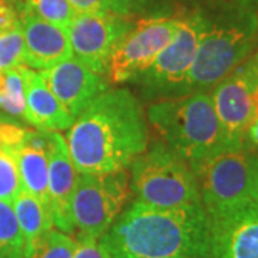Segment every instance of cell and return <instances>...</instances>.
<instances>
[{"label": "cell", "instance_id": "1", "mask_svg": "<svg viewBox=\"0 0 258 258\" xmlns=\"http://www.w3.org/2000/svg\"><path fill=\"white\" fill-rule=\"evenodd\" d=\"M141 102L128 89L99 95L68 129L66 144L78 174L123 171L148 148Z\"/></svg>", "mask_w": 258, "mask_h": 258}, {"label": "cell", "instance_id": "2", "mask_svg": "<svg viewBox=\"0 0 258 258\" xmlns=\"http://www.w3.org/2000/svg\"><path fill=\"white\" fill-rule=\"evenodd\" d=\"M109 258H210L203 204L158 208L134 201L101 238Z\"/></svg>", "mask_w": 258, "mask_h": 258}, {"label": "cell", "instance_id": "3", "mask_svg": "<svg viewBox=\"0 0 258 258\" xmlns=\"http://www.w3.org/2000/svg\"><path fill=\"white\" fill-rule=\"evenodd\" d=\"M201 18V36L189 93L212 88L258 50L257 0H189Z\"/></svg>", "mask_w": 258, "mask_h": 258}, {"label": "cell", "instance_id": "4", "mask_svg": "<svg viewBox=\"0 0 258 258\" xmlns=\"http://www.w3.org/2000/svg\"><path fill=\"white\" fill-rule=\"evenodd\" d=\"M147 116L194 174L207 161L227 151L211 91H194L179 98L155 101L149 105Z\"/></svg>", "mask_w": 258, "mask_h": 258}, {"label": "cell", "instance_id": "5", "mask_svg": "<svg viewBox=\"0 0 258 258\" xmlns=\"http://www.w3.org/2000/svg\"><path fill=\"white\" fill-rule=\"evenodd\" d=\"M129 166L135 201L158 208L201 204L194 171L165 142L147 148Z\"/></svg>", "mask_w": 258, "mask_h": 258}, {"label": "cell", "instance_id": "6", "mask_svg": "<svg viewBox=\"0 0 258 258\" xmlns=\"http://www.w3.org/2000/svg\"><path fill=\"white\" fill-rule=\"evenodd\" d=\"M178 18L179 26L171 43L134 81L147 99L162 101L189 93V74L201 36V18L191 2Z\"/></svg>", "mask_w": 258, "mask_h": 258}, {"label": "cell", "instance_id": "7", "mask_svg": "<svg viewBox=\"0 0 258 258\" xmlns=\"http://www.w3.org/2000/svg\"><path fill=\"white\" fill-rule=\"evenodd\" d=\"M126 171L78 174L71 198V221L78 237L99 240L129 198Z\"/></svg>", "mask_w": 258, "mask_h": 258}, {"label": "cell", "instance_id": "8", "mask_svg": "<svg viewBox=\"0 0 258 258\" xmlns=\"http://www.w3.org/2000/svg\"><path fill=\"white\" fill-rule=\"evenodd\" d=\"M178 26V16L149 18L134 25L112 53L106 72L111 82H134L171 43Z\"/></svg>", "mask_w": 258, "mask_h": 258}, {"label": "cell", "instance_id": "9", "mask_svg": "<svg viewBox=\"0 0 258 258\" xmlns=\"http://www.w3.org/2000/svg\"><path fill=\"white\" fill-rule=\"evenodd\" d=\"M251 159L252 154L245 149L224 151L195 172L207 215L252 200Z\"/></svg>", "mask_w": 258, "mask_h": 258}, {"label": "cell", "instance_id": "10", "mask_svg": "<svg viewBox=\"0 0 258 258\" xmlns=\"http://www.w3.org/2000/svg\"><path fill=\"white\" fill-rule=\"evenodd\" d=\"M132 26L128 16L76 13L66 29L72 55L95 74L105 75L115 47Z\"/></svg>", "mask_w": 258, "mask_h": 258}, {"label": "cell", "instance_id": "11", "mask_svg": "<svg viewBox=\"0 0 258 258\" xmlns=\"http://www.w3.org/2000/svg\"><path fill=\"white\" fill-rule=\"evenodd\" d=\"M257 79L245 60L211 89L227 151L244 149V138L254 116V88Z\"/></svg>", "mask_w": 258, "mask_h": 258}, {"label": "cell", "instance_id": "12", "mask_svg": "<svg viewBox=\"0 0 258 258\" xmlns=\"http://www.w3.org/2000/svg\"><path fill=\"white\" fill-rule=\"evenodd\" d=\"M210 258H258V203L210 214Z\"/></svg>", "mask_w": 258, "mask_h": 258}, {"label": "cell", "instance_id": "13", "mask_svg": "<svg viewBox=\"0 0 258 258\" xmlns=\"http://www.w3.org/2000/svg\"><path fill=\"white\" fill-rule=\"evenodd\" d=\"M40 74L57 101L75 119L99 95L109 89V82L103 75L95 74L75 57L42 71Z\"/></svg>", "mask_w": 258, "mask_h": 258}, {"label": "cell", "instance_id": "14", "mask_svg": "<svg viewBox=\"0 0 258 258\" xmlns=\"http://www.w3.org/2000/svg\"><path fill=\"white\" fill-rule=\"evenodd\" d=\"M49 205L53 225L64 234L75 232L71 221V198L78 171L68 149V144L59 132H49Z\"/></svg>", "mask_w": 258, "mask_h": 258}, {"label": "cell", "instance_id": "15", "mask_svg": "<svg viewBox=\"0 0 258 258\" xmlns=\"http://www.w3.org/2000/svg\"><path fill=\"white\" fill-rule=\"evenodd\" d=\"M20 25L25 40L23 64L28 68L46 71L74 57L66 29L36 18L23 9V5L20 12Z\"/></svg>", "mask_w": 258, "mask_h": 258}, {"label": "cell", "instance_id": "16", "mask_svg": "<svg viewBox=\"0 0 258 258\" xmlns=\"http://www.w3.org/2000/svg\"><path fill=\"white\" fill-rule=\"evenodd\" d=\"M26 86V111L23 120L42 132H59L71 128L75 118L57 101L45 78L22 64Z\"/></svg>", "mask_w": 258, "mask_h": 258}, {"label": "cell", "instance_id": "17", "mask_svg": "<svg viewBox=\"0 0 258 258\" xmlns=\"http://www.w3.org/2000/svg\"><path fill=\"white\" fill-rule=\"evenodd\" d=\"M47 148L49 132L30 131L26 144L16 152V159L23 189L37 198L50 211Z\"/></svg>", "mask_w": 258, "mask_h": 258}, {"label": "cell", "instance_id": "18", "mask_svg": "<svg viewBox=\"0 0 258 258\" xmlns=\"http://www.w3.org/2000/svg\"><path fill=\"white\" fill-rule=\"evenodd\" d=\"M19 228L25 242V258H28L47 231L53 228V220L49 210L37 198L22 189L12 203Z\"/></svg>", "mask_w": 258, "mask_h": 258}, {"label": "cell", "instance_id": "19", "mask_svg": "<svg viewBox=\"0 0 258 258\" xmlns=\"http://www.w3.org/2000/svg\"><path fill=\"white\" fill-rule=\"evenodd\" d=\"M0 109L13 118H25L26 86L22 64L2 71L0 76Z\"/></svg>", "mask_w": 258, "mask_h": 258}, {"label": "cell", "instance_id": "20", "mask_svg": "<svg viewBox=\"0 0 258 258\" xmlns=\"http://www.w3.org/2000/svg\"><path fill=\"white\" fill-rule=\"evenodd\" d=\"M0 258H25V242L12 205L0 201Z\"/></svg>", "mask_w": 258, "mask_h": 258}, {"label": "cell", "instance_id": "21", "mask_svg": "<svg viewBox=\"0 0 258 258\" xmlns=\"http://www.w3.org/2000/svg\"><path fill=\"white\" fill-rule=\"evenodd\" d=\"M23 9L62 29H68L76 15L69 0H25Z\"/></svg>", "mask_w": 258, "mask_h": 258}, {"label": "cell", "instance_id": "22", "mask_svg": "<svg viewBox=\"0 0 258 258\" xmlns=\"http://www.w3.org/2000/svg\"><path fill=\"white\" fill-rule=\"evenodd\" d=\"M76 241L62 231L52 230L37 241L36 247L28 258H72Z\"/></svg>", "mask_w": 258, "mask_h": 258}, {"label": "cell", "instance_id": "23", "mask_svg": "<svg viewBox=\"0 0 258 258\" xmlns=\"http://www.w3.org/2000/svg\"><path fill=\"white\" fill-rule=\"evenodd\" d=\"M22 189L16 155L0 148V201L12 205Z\"/></svg>", "mask_w": 258, "mask_h": 258}, {"label": "cell", "instance_id": "24", "mask_svg": "<svg viewBox=\"0 0 258 258\" xmlns=\"http://www.w3.org/2000/svg\"><path fill=\"white\" fill-rule=\"evenodd\" d=\"M25 40L22 25L0 33V72L23 64Z\"/></svg>", "mask_w": 258, "mask_h": 258}, {"label": "cell", "instance_id": "25", "mask_svg": "<svg viewBox=\"0 0 258 258\" xmlns=\"http://www.w3.org/2000/svg\"><path fill=\"white\" fill-rule=\"evenodd\" d=\"M69 3L76 13L128 16L132 9V0H69Z\"/></svg>", "mask_w": 258, "mask_h": 258}, {"label": "cell", "instance_id": "26", "mask_svg": "<svg viewBox=\"0 0 258 258\" xmlns=\"http://www.w3.org/2000/svg\"><path fill=\"white\" fill-rule=\"evenodd\" d=\"M30 129L25 128L20 122L0 113V148L16 155L20 148L28 141Z\"/></svg>", "mask_w": 258, "mask_h": 258}, {"label": "cell", "instance_id": "27", "mask_svg": "<svg viewBox=\"0 0 258 258\" xmlns=\"http://www.w3.org/2000/svg\"><path fill=\"white\" fill-rule=\"evenodd\" d=\"M72 258H109V255L101 245L99 240L78 237L76 248Z\"/></svg>", "mask_w": 258, "mask_h": 258}, {"label": "cell", "instance_id": "28", "mask_svg": "<svg viewBox=\"0 0 258 258\" xmlns=\"http://www.w3.org/2000/svg\"><path fill=\"white\" fill-rule=\"evenodd\" d=\"M244 149L248 151L252 155H258V113L254 115V118L245 132Z\"/></svg>", "mask_w": 258, "mask_h": 258}, {"label": "cell", "instance_id": "29", "mask_svg": "<svg viewBox=\"0 0 258 258\" xmlns=\"http://www.w3.org/2000/svg\"><path fill=\"white\" fill-rule=\"evenodd\" d=\"M251 198L258 203V155L251 159Z\"/></svg>", "mask_w": 258, "mask_h": 258}, {"label": "cell", "instance_id": "30", "mask_svg": "<svg viewBox=\"0 0 258 258\" xmlns=\"http://www.w3.org/2000/svg\"><path fill=\"white\" fill-rule=\"evenodd\" d=\"M249 62H251V68H252V72H254V76L257 79L258 82V50L254 53V55L249 57Z\"/></svg>", "mask_w": 258, "mask_h": 258}, {"label": "cell", "instance_id": "31", "mask_svg": "<svg viewBox=\"0 0 258 258\" xmlns=\"http://www.w3.org/2000/svg\"><path fill=\"white\" fill-rule=\"evenodd\" d=\"M181 258H192V257H181Z\"/></svg>", "mask_w": 258, "mask_h": 258}, {"label": "cell", "instance_id": "32", "mask_svg": "<svg viewBox=\"0 0 258 258\" xmlns=\"http://www.w3.org/2000/svg\"><path fill=\"white\" fill-rule=\"evenodd\" d=\"M0 76H2V72H0Z\"/></svg>", "mask_w": 258, "mask_h": 258}, {"label": "cell", "instance_id": "33", "mask_svg": "<svg viewBox=\"0 0 258 258\" xmlns=\"http://www.w3.org/2000/svg\"><path fill=\"white\" fill-rule=\"evenodd\" d=\"M257 2H258V0H257Z\"/></svg>", "mask_w": 258, "mask_h": 258}]
</instances>
